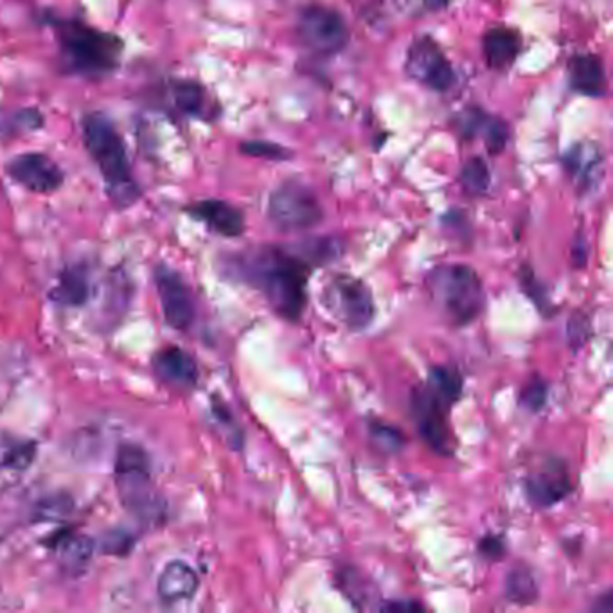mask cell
Segmentation results:
<instances>
[{"mask_svg":"<svg viewBox=\"0 0 613 613\" xmlns=\"http://www.w3.org/2000/svg\"><path fill=\"white\" fill-rule=\"evenodd\" d=\"M315 265L299 249L263 245L229 261L236 279L256 288L279 317L297 323L308 302V281Z\"/></svg>","mask_w":613,"mask_h":613,"instance_id":"6da1fadb","label":"cell"},{"mask_svg":"<svg viewBox=\"0 0 613 613\" xmlns=\"http://www.w3.org/2000/svg\"><path fill=\"white\" fill-rule=\"evenodd\" d=\"M83 139L105 180L108 199L118 209H127L137 202L141 188L133 179L129 154L121 133L105 113H88L83 119Z\"/></svg>","mask_w":613,"mask_h":613,"instance_id":"7a4b0ae2","label":"cell"},{"mask_svg":"<svg viewBox=\"0 0 613 613\" xmlns=\"http://www.w3.org/2000/svg\"><path fill=\"white\" fill-rule=\"evenodd\" d=\"M62 57L71 71L87 77H101L118 67L124 44L112 33L97 32L80 21L55 24Z\"/></svg>","mask_w":613,"mask_h":613,"instance_id":"3957f363","label":"cell"},{"mask_svg":"<svg viewBox=\"0 0 613 613\" xmlns=\"http://www.w3.org/2000/svg\"><path fill=\"white\" fill-rule=\"evenodd\" d=\"M426 287L432 301L454 326H468L484 310V287L471 266H435L426 276Z\"/></svg>","mask_w":613,"mask_h":613,"instance_id":"277c9868","label":"cell"},{"mask_svg":"<svg viewBox=\"0 0 613 613\" xmlns=\"http://www.w3.org/2000/svg\"><path fill=\"white\" fill-rule=\"evenodd\" d=\"M116 488L123 506L143 521H159L163 501L149 473L148 454L137 445H121L116 459Z\"/></svg>","mask_w":613,"mask_h":613,"instance_id":"5b68a950","label":"cell"},{"mask_svg":"<svg viewBox=\"0 0 613 613\" xmlns=\"http://www.w3.org/2000/svg\"><path fill=\"white\" fill-rule=\"evenodd\" d=\"M324 304L333 317L353 332H363L374 318V299L368 285L358 277L340 274L324 290Z\"/></svg>","mask_w":613,"mask_h":613,"instance_id":"8992f818","label":"cell"},{"mask_svg":"<svg viewBox=\"0 0 613 613\" xmlns=\"http://www.w3.org/2000/svg\"><path fill=\"white\" fill-rule=\"evenodd\" d=\"M268 216L277 229L297 232L318 226L323 221L324 211L310 188L299 182H287L272 194Z\"/></svg>","mask_w":613,"mask_h":613,"instance_id":"52a82bcc","label":"cell"},{"mask_svg":"<svg viewBox=\"0 0 613 613\" xmlns=\"http://www.w3.org/2000/svg\"><path fill=\"white\" fill-rule=\"evenodd\" d=\"M410 409L424 443L440 455L454 454V435L448 424L452 404L429 384L414 388Z\"/></svg>","mask_w":613,"mask_h":613,"instance_id":"ba28073f","label":"cell"},{"mask_svg":"<svg viewBox=\"0 0 613 613\" xmlns=\"http://www.w3.org/2000/svg\"><path fill=\"white\" fill-rule=\"evenodd\" d=\"M297 35L310 51L317 55H337L348 46L349 29L342 15L323 5H312L302 11Z\"/></svg>","mask_w":613,"mask_h":613,"instance_id":"9c48e42d","label":"cell"},{"mask_svg":"<svg viewBox=\"0 0 613 613\" xmlns=\"http://www.w3.org/2000/svg\"><path fill=\"white\" fill-rule=\"evenodd\" d=\"M155 285L159 291L160 306L164 318L169 326L179 332H184L194 323L196 308H194L193 293H191L184 277L179 272L160 265L155 271Z\"/></svg>","mask_w":613,"mask_h":613,"instance_id":"30bf717a","label":"cell"},{"mask_svg":"<svg viewBox=\"0 0 613 613\" xmlns=\"http://www.w3.org/2000/svg\"><path fill=\"white\" fill-rule=\"evenodd\" d=\"M407 72L416 82L437 93H446L455 82L450 62L432 38H421L410 46Z\"/></svg>","mask_w":613,"mask_h":613,"instance_id":"8fae6325","label":"cell"},{"mask_svg":"<svg viewBox=\"0 0 613 613\" xmlns=\"http://www.w3.org/2000/svg\"><path fill=\"white\" fill-rule=\"evenodd\" d=\"M8 175L33 193H55L63 184L62 169L44 154L16 155L8 164Z\"/></svg>","mask_w":613,"mask_h":613,"instance_id":"7c38bea8","label":"cell"},{"mask_svg":"<svg viewBox=\"0 0 613 613\" xmlns=\"http://www.w3.org/2000/svg\"><path fill=\"white\" fill-rule=\"evenodd\" d=\"M188 213L193 216L194 220L202 221L211 230H215L216 235L226 236V238H238L245 230L243 213L236 209L235 205L221 202V200H202V202L190 205Z\"/></svg>","mask_w":613,"mask_h":613,"instance_id":"4fadbf2b","label":"cell"},{"mask_svg":"<svg viewBox=\"0 0 613 613\" xmlns=\"http://www.w3.org/2000/svg\"><path fill=\"white\" fill-rule=\"evenodd\" d=\"M524 488L529 502L540 509L556 506L557 502L565 501L574 491L573 481L563 468L538 471L534 476L527 477Z\"/></svg>","mask_w":613,"mask_h":613,"instance_id":"5bb4252c","label":"cell"},{"mask_svg":"<svg viewBox=\"0 0 613 613\" xmlns=\"http://www.w3.org/2000/svg\"><path fill=\"white\" fill-rule=\"evenodd\" d=\"M155 374L164 384L179 388H193L199 384V365L184 349L164 348L154 358Z\"/></svg>","mask_w":613,"mask_h":613,"instance_id":"9a60e30c","label":"cell"},{"mask_svg":"<svg viewBox=\"0 0 613 613\" xmlns=\"http://www.w3.org/2000/svg\"><path fill=\"white\" fill-rule=\"evenodd\" d=\"M199 576L188 563L173 560L163 568L157 582V592L164 603H180L193 598L199 590Z\"/></svg>","mask_w":613,"mask_h":613,"instance_id":"2e32d148","label":"cell"},{"mask_svg":"<svg viewBox=\"0 0 613 613\" xmlns=\"http://www.w3.org/2000/svg\"><path fill=\"white\" fill-rule=\"evenodd\" d=\"M568 76L576 93L592 97L606 93V71L601 58L593 55L573 58L568 63Z\"/></svg>","mask_w":613,"mask_h":613,"instance_id":"e0dca14e","label":"cell"},{"mask_svg":"<svg viewBox=\"0 0 613 613\" xmlns=\"http://www.w3.org/2000/svg\"><path fill=\"white\" fill-rule=\"evenodd\" d=\"M521 49V38L509 27H493L482 40L485 62L493 69H506L517 60Z\"/></svg>","mask_w":613,"mask_h":613,"instance_id":"ac0fdd59","label":"cell"},{"mask_svg":"<svg viewBox=\"0 0 613 613\" xmlns=\"http://www.w3.org/2000/svg\"><path fill=\"white\" fill-rule=\"evenodd\" d=\"M51 548L62 568L72 574L83 573L93 557V540L74 532L58 534L52 540Z\"/></svg>","mask_w":613,"mask_h":613,"instance_id":"d6986e66","label":"cell"},{"mask_svg":"<svg viewBox=\"0 0 613 613\" xmlns=\"http://www.w3.org/2000/svg\"><path fill=\"white\" fill-rule=\"evenodd\" d=\"M91 296V281L83 266H71L62 272L60 281L51 290L52 301L63 306H82Z\"/></svg>","mask_w":613,"mask_h":613,"instance_id":"ffe728a7","label":"cell"},{"mask_svg":"<svg viewBox=\"0 0 613 613\" xmlns=\"http://www.w3.org/2000/svg\"><path fill=\"white\" fill-rule=\"evenodd\" d=\"M35 455V441L0 430V470H26Z\"/></svg>","mask_w":613,"mask_h":613,"instance_id":"44dd1931","label":"cell"},{"mask_svg":"<svg viewBox=\"0 0 613 613\" xmlns=\"http://www.w3.org/2000/svg\"><path fill=\"white\" fill-rule=\"evenodd\" d=\"M169 96H171L175 108L184 116L202 118L207 112V93L199 83L177 80L169 87Z\"/></svg>","mask_w":613,"mask_h":613,"instance_id":"7402d4cb","label":"cell"},{"mask_svg":"<svg viewBox=\"0 0 613 613\" xmlns=\"http://www.w3.org/2000/svg\"><path fill=\"white\" fill-rule=\"evenodd\" d=\"M565 164H567L568 173L573 175L574 179H578L579 184L587 188L596 179L599 164H601V155L592 146L578 144L576 148L568 152Z\"/></svg>","mask_w":613,"mask_h":613,"instance_id":"603a6c76","label":"cell"},{"mask_svg":"<svg viewBox=\"0 0 613 613\" xmlns=\"http://www.w3.org/2000/svg\"><path fill=\"white\" fill-rule=\"evenodd\" d=\"M506 596L512 603L521 604V606L537 603V581L527 568H515L509 573L506 579Z\"/></svg>","mask_w":613,"mask_h":613,"instance_id":"cb8c5ba5","label":"cell"},{"mask_svg":"<svg viewBox=\"0 0 613 613\" xmlns=\"http://www.w3.org/2000/svg\"><path fill=\"white\" fill-rule=\"evenodd\" d=\"M426 384L440 393L443 398L448 399L452 405L457 404L462 394V376L454 368H434L430 371Z\"/></svg>","mask_w":613,"mask_h":613,"instance_id":"d4e9b609","label":"cell"},{"mask_svg":"<svg viewBox=\"0 0 613 613\" xmlns=\"http://www.w3.org/2000/svg\"><path fill=\"white\" fill-rule=\"evenodd\" d=\"M460 184L465 188L466 193L471 194V196H481L490 190L491 175L484 160L479 159V157L468 160L462 168V173H460Z\"/></svg>","mask_w":613,"mask_h":613,"instance_id":"484cf974","label":"cell"},{"mask_svg":"<svg viewBox=\"0 0 613 613\" xmlns=\"http://www.w3.org/2000/svg\"><path fill=\"white\" fill-rule=\"evenodd\" d=\"M369 432H371V437L378 445L380 450H384L385 454H398L407 445L404 432L394 429L393 424L371 421Z\"/></svg>","mask_w":613,"mask_h":613,"instance_id":"4316f807","label":"cell"},{"mask_svg":"<svg viewBox=\"0 0 613 613\" xmlns=\"http://www.w3.org/2000/svg\"><path fill=\"white\" fill-rule=\"evenodd\" d=\"M521 404L531 412H540L548 401V384L542 378H534L521 390Z\"/></svg>","mask_w":613,"mask_h":613,"instance_id":"83f0119b","label":"cell"},{"mask_svg":"<svg viewBox=\"0 0 613 613\" xmlns=\"http://www.w3.org/2000/svg\"><path fill=\"white\" fill-rule=\"evenodd\" d=\"M485 123V116L481 112V110H477V108H468L466 112L460 113L459 118H457V129L462 135L466 137L473 139L476 137L477 133H481L484 130Z\"/></svg>","mask_w":613,"mask_h":613,"instance_id":"f1b7e54d","label":"cell"},{"mask_svg":"<svg viewBox=\"0 0 613 613\" xmlns=\"http://www.w3.org/2000/svg\"><path fill=\"white\" fill-rule=\"evenodd\" d=\"M482 133H484L485 144L491 154L502 152L506 146L507 135H509L506 123H502V121H488Z\"/></svg>","mask_w":613,"mask_h":613,"instance_id":"f546056e","label":"cell"},{"mask_svg":"<svg viewBox=\"0 0 613 613\" xmlns=\"http://www.w3.org/2000/svg\"><path fill=\"white\" fill-rule=\"evenodd\" d=\"M241 152L252 157H263V159L281 160L287 157V149L272 143H261V141H252V143L241 144Z\"/></svg>","mask_w":613,"mask_h":613,"instance_id":"4dcf8cb0","label":"cell"},{"mask_svg":"<svg viewBox=\"0 0 613 613\" xmlns=\"http://www.w3.org/2000/svg\"><path fill=\"white\" fill-rule=\"evenodd\" d=\"M479 552L481 556L485 560H491V562H498L506 554V542L504 538L495 537V534H488V537L482 538L479 542Z\"/></svg>","mask_w":613,"mask_h":613,"instance_id":"1f68e13d","label":"cell"},{"mask_svg":"<svg viewBox=\"0 0 613 613\" xmlns=\"http://www.w3.org/2000/svg\"><path fill=\"white\" fill-rule=\"evenodd\" d=\"M407 13H423V11H440L448 5L450 0H399Z\"/></svg>","mask_w":613,"mask_h":613,"instance_id":"d6a6232c","label":"cell"},{"mask_svg":"<svg viewBox=\"0 0 613 613\" xmlns=\"http://www.w3.org/2000/svg\"><path fill=\"white\" fill-rule=\"evenodd\" d=\"M382 610L385 612H423L424 606L418 601H409V599H399V601H388V603L382 604Z\"/></svg>","mask_w":613,"mask_h":613,"instance_id":"836d02e7","label":"cell"},{"mask_svg":"<svg viewBox=\"0 0 613 613\" xmlns=\"http://www.w3.org/2000/svg\"><path fill=\"white\" fill-rule=\"evenodd\" d=\"M593 612L612 613L613 612V593L606 592L603 598L598 599V603L592 606Z\"/></svg>","mask_w":613,"mask_h":613,"instance_id":"e575fe53","label":"cell"}]
</instances>
